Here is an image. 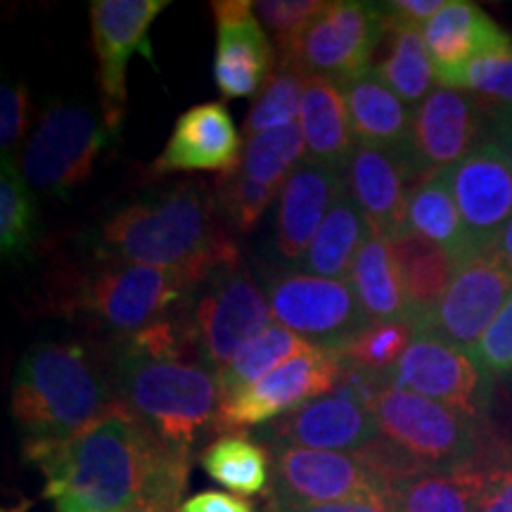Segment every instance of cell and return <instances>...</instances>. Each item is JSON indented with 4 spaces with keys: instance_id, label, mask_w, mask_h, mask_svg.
Masks as SVG:
<instances>
[{
    "instance_id": "cell-16",
    "label": "cell",
    "mask_w": 512,
    "mask_h": 512,
    "mask_svg": "<svg viewBox=\"0 0 512 512\" xmlns=\"http://www.w3.org/2000/svg\"><path fill=\"white\" fill-rule=\"evenodd\" d=\"M491 384L494 380L477 366L470 351L425 332L413 339L389 377V387L425 396L472 420L484 418Z\"/></svg>"
},
{
    "instance_id": "cell-42",
    "label": "cell",
    "mask_w": 512,
    "mask_h": 512,
    "mask_svg": "<svg viewBox=\"0 0 512 512\" xmlns=\"http://www.w3.org/2000/svg\"><path fill=\"white\" fill-rule=\"evenodd\" d=\"M27 110L29 93L22 83H5L0 88V150H3V162H17L15 150L22 143L24 131H27Z\"/></svg>"
},
{
    "instance_id": "cell-50",
    "label": "cell",
    "mask_w": 512,
    "mask_h": 512,
    "mask_svg": "<svg viewBox=\"0 0 512 512\" xmlns=\"http://www.w3.org/2000/svg\"><path fill=\"white\" fill-rule=\"evenodd\" d=\"M128 512H162V510H128Z\"/></svg>"
},
{
    "instance_id": "cell-33",
    "label": "cell",
    "mask_w": 512,
    "mask_h": 512,
    "mask_svg": "<svg viewBox=\"0 0 512 512\" xmlns=\"http://www.w3.org/2000/svg\"><path fill=\"white\" fill-rule=\"evenodd\" d=\"M309 349L311 344L299 335H294L292 330L283 328V325H271L266 332L252 339L219 373L223 399L245 392V389L259 382L261 377L273 373L275 368H280L290 358L304 354Z\"/></svg>"
},
{
    "instance_id": "cell-23",
    "label": "cell",
    "mask_w": 512,
    "mask_h": 512,
    "mask_svg": "<svg viewBox=\"0 0 512 512\" xmlns=\"http://www.w3.org/2000/svg\"><path fill=\"white\" fill-rule=\"evenodd\" d=\"M342 188V171L306 157L287 176L280 190L278 219H275V247L287 266H302L311 242L316 240Z\"/></svg>"
},
{
    "instance_id": "cell-49",
    "label": "cell",
    "mask_w": 512,
    "mask_h": 512,
    "mask_svg": "<svg viewBox=\"0 0 512 512\" xmlns=\"http://www.w3.org/2000/svg\"><path fill=\"white\" fill-rule=\"evenodd\" d=\"M24 508H27V505H22V508H17V510H3V512H24Z\"/></svg>"
},
{
    "instance_id": "cell-34",
    "label": "cell",
    "mask_w": 512,
    "mask_h": 512,
    "mask_svg": "<svg viewBox=\"0 0 512 512\" xmlns=\"http://www.w3.org/2000/svg\"><path fill=\"white\" fill-rule=\"evenodd\" d=\"M41 216L27 178L17 162H3L0 174V252L5 259H29L38 240Z\"/></svg>"
},
{
    "instance_id": "cell-21",
    "label": "cell",
    "mask_w": 512,
    "mask_h": 512,
    "mask_svg": "<svg viewBox=\"0 0 512 512\" xmlns=\"http://www.w3.org/2000/svg\"><path fill=\"white\" fill-rule=\"evenodd\" d=\"M245 143L235 121L221 102H202L190 107L176 119L174 133L169 136L164 152L155 159V174H233L240 169Z\"/></svg>"
},
{
    "instance_id": "cell-4",
    "label": "cell",
    "mask_w": 512,
    "mask_h": 512,
    "mask_svg": "<svg viewBox=\"0 0 512 512\" xmlns=\"http://www.w3.org/2000/svg\"><path fill=\"white\" fill-rule=\"evenodd\" d=\"M117 406L110 375L79 342H38L19 358L10 413L24 444L74 437Z\"/></svg>"
},
{
    "instance_id": "cell-22",
    "label": "cell",
    "mask_w": 512,
    "mask_h": 512,
    "mask_svg": "<svg viewBox=\"0 0 512 512\" xmlns=\"http://www.w3.org/2000/svg\"><path fill=\"white\" fill-rule=\"evenodd\" d=\"M434 79L444 88H463L467 67L479 55L508 46L512 38L477 3L446 0V5L422 27Z\"/></svg>"
},
{
    "instance_id": "cell-37",
    "label": "cell",
    "mask_w": 512,
    "mask_h": 512,
    "mask_svg": "<svg viewBox=\"0 0 512 512\" xmlns=\"http://www.w3.org/2000/svg\"><path fill=\"white\" fill-rule=\"evenodd\" d=\"M306 81H309V76L297 67V62H278L271 79L266 81V86L256 95L254 105L249 107L245 119L247 138L299 124Z\"/></svg>"
},
{
    "instance_id": "cell-9",
    "label": "cell",
    "mask_w": 512,
    "mask_h": 512,
    "mask_svg": "<svg viewBox=\"0 0 512 512\" xmlns=\"http://www.w3.org/2000/svg\"><path fill=\"white\" fill-rule=\"evenodd\" d=\"M114 133L88 105L55 102L24 145L19 171L31 188L67 195L93 174V166Z\"/></svg>"
},
{
    "instance_id": "cell-8",
    "label": "cell",
    "mask_w": 512,
    "mask_h": 512,
    "mask_svg": "<svg viewBox=\"0 0 512 512\" xmlns=\"http://www.w3.org/2000/svg\"><path fill=\"white\" fill-rule=\"evenodd\" d=\"M266 290L256 285L247 268L228 266L195 287L190 323L202 363L216 375L273 325Z\"/></svg>"
},
{
    "instance_id": "cell-48",
    "label": "cell",
    "mask_w": 512,
    "mask_h": 512,
    "mask_svg": "<svg viewBox=\"0 0 512 512\" xmlns=\"http://www.w3.org/2000/svg\"><path fill=\"white\" fill-rule=\"evenodd\" d=\"M498 245H501L505 259H508V264L512 266V221L508 223V226H505L503 235H501V238H498Z\"/></svg>"
},
{
    "instance_id": "cell-30",
    "label": "cell",
    "mask_w": 512,
    "mask_h": 512,
    "mask_svg": "<svg viewBox=\"0 0 512 512\" xmlns=\"http://www.w3.org/2000/svg\"><path fill=\"white\" fill-rule=\"evenodd\" d=\"M349 283L370 323H411L389 240L368 235L356 254Z\"/></svg>"
},
{
    "instance_id": "cell-12",
    "label": "cell",
    "mask_w": 512,
    "mask_h": 512,
    "mask_svg": "<svg viewBox=\"0 0 512 512\" xmlns=\"http://www.w3.org/2000/svg\"><path fill=\"white\" fill-rule=\"evenodd\" d=\"M342 377L344 361L339 351L311 347L261 377L245 392L223 399L211 432L242 434L252 427H264L318 396L335 392Z\"/></svg>"
},
{
    "instance_id": "cell-41",
    "label": "cell",
    "mask_w": 512,
    "mask_h": 512,
    "mask_svg": "<svg viewBox=\"0 0 512 512\" xmlns=\"http://www.w3.org/2000/svg\"><path fill=\"white\" fill-rule=\"evenodd\" d=\"M470 356L491 380L512 377V297L479 339L477 347L470 351Z\"/></svg>"
},
{
    "instance_id": "cell-46",
    "label": "cell",
    "mask_w": 512,
    "mask_h": 512,
    "mask_svg": "<svg viewBox=\"0 0 512 512\" xmlns=\"http://www.w3.org/2000/svg\"><path fill=\"white\" fill-rule=\"evenodd\" d=\"M479 512H512V460L491 472Z\"/></svg>"
},
{
    "instance_id": "cell-36",
    "label": "cell",
    "mask_w": 512,
    "mask_h": 512,
    "mask_svg": "<svg viewBox=\"0 0 512 512\" xmlns=\"http://www.w3.org/2000/svg\"><path fill=\"white\" fill-rule=\"evenodd\" d=\"M306 157L304 136L299 124H290L275 131L249 136L245 143L240 171L256 183L283 188L287 176L302 164Z\"/></svg>"
},
{
    "instance_id": "cell-31",
    "label": "cell",
    "mask_w": 512,
    "mask_h": 512,
    "mask_svg": "<svg viewBox=\"0 0 512 512\" xmlns=\"http://www.w3.org/2000/svg\"><path fill=\"white\" fill-rule=\"evenodd\" d=\"M204 472L240 496L266 494L271 486V453L242 434H223L200 453Z\"/></svg>"
},
{
    "instance_id": "cell-45",
    "label": "cell",
    "mask_w": 512,
    "mask_h": 512,
    "mask_svg": "<svg viewBox=\"0 0 512 512\" xmlns=\"http://www.w3.org/2000/svg\"><path fill=\"white\" fill-rule=\"evenodd\" d=\"M176 512H256L247 498L223 494V491H202L185 498Z\"/></svg>"
},
{
    "instance_id": "cell-13",
    "label": "cell",
    "mask_w": 512,
    "mask_h": 512,
    "mask_svg": "<svg viewBox=\"0 0 512 512\" xmlns=\"http://www.w3.org/2000/svg\"><path fill=\"white\" fill-rule=\"evenodd\" d=\"M389 29L392 22L380 3L332 0L313 19L294 62L309 79L342 86L373 67L370 57Z\"/></svg>"
},
{
    "instance_id": "cell-35",
    "label": "cell",
    "mask_w": 512,
    "mask_h": 512,
    "mask_svg": "<svg viewBox=\"0 0 512 512\" xmlns=\"http://www.w3.org/2000/svg\"><path fill=\"white\" fill-rule=\"evenodd\" d=\"M418 330L411 323H373L339 351L344 366L389 387V377L399 366Z\"/></svg>"
},
{
    "instance_id": "cell-24",
    "label": "cell",
    "mask_w": 512,
    "mask_h": 512,
    "mask_svg": "<svg viewBox=\"0 0 512 512\" xmlns=\"http://www.w3.org/2000/svg\"><path fill=\"white\" fill-rule=\"evenodd\" d=\"M339 88H342L356 143L408 152L415 110L382 81L375 67H370L356 79L342 83Z\"/></svg>"
},
{
    "instance_id": "cell-43",
    "label": "cell",
    "mask_w": 512,
    "mask_h": 512,
    "mask_svg": "<svg viewBox=\"0 0 512 512\" xmlns=\"http://www.w3.org/2000/svg\"><path fill=\"white\" fill-rule=\"evenodd\" d=\"M380 5L392 24H406V27L422 29L444 8L446 0H392V3Z\"/></svg>"
},
{
    "instance_id": "cell-11",
    "label": "cell",
    "mask_w": 512,
    "mask_h": 512,
    "mask_svg": "<svg viewBox=\"0 0 512 512\" xmlns=\"http://www.w3.org/2000/svg\"><path fill=\"white\" fill-rule=\"evenodd\" d=\"M266 448L271 453V486L266 491V505H323L392 496L394 484L361 451Z\"/></svg>"
},
{
    "instance_id": "cell-25",
    "label": "cell",
    "mask_w": 512,
    "mask_h": 512,
    "mask_svg": "<svg viewBox=\"0 0 512 512\" xmlns=\"http://www.w3.org/2000/svg\"><path fill=\"white\" fill-rule=\"evenodd\" d=\"M389 245H392L396 268H399L408 318L413 328L422 332L427 320L439 309L458 264L446 249L408 230Z\"/></svg>"
},
{
    "instance_id": "cell-26",
    "label": "cell",
    "mask_w": 512,
    "mask_h": 512,
    "mask_svg": "<svg viewBox=\"0 0 512 512\" xmlns=\"http://www.w3.org/2000/svg\"><path fill=\"white\" fill-rule=\"evenodd\" d=\"M306 159L344 171L356 140L351 133L342 88L325 79H309L299 112Z\"/></svg>"
},
{
    "instance_id": "cell-6",
    "label": "cell",
    "mask_w": 512,
    "mask_h": 512,
    "mask_svg": "<svg viewBox=\"0 0 512 512\" xmlns=\"http://www.w3.org/2000/svg\"><path fill=\"white\" fill-rule=\"evenodd\" d=\"M107 375L119 406L176 451L192 456L202 432L214 427L223 394L219 375L204 363L159 361L114 344Z\"/></svg>"
},
{
    "instance_id": "cell-3",
    "label": "cell",
    "mask_w": 512,
    "mask_h": 512,
    "mask_svg": "<svg viewBox=\"0 0 512 512\" xmlns=\"http://www.w3.org/2000/svg\"><path fill=\"white\" fill-rule=\"evenodd\" d=\"M373 413L377 439L361 453L392 484L467 465H505L512 460V446L484 441L482 420L467 418L425 396L382 387L375 394Z\"/></svg>"
},
{
    "instance_id": "cell-14",
    "label": "cell",
    "mask_w": 512,
    "mask_h": 512,
    "mask_svg": "<svg viewBox=\"0 0 512 512\" xmlns=\"http://www.w3.org/2000/svg\"><path fill=\"white\" fill-rule=\"evenodd\" d=\"M510 297L512 266L496 242L460 261L439 309L427 320L422 332L472 351Z\"/></svg>"
},
{
    "instance_id": "cell-38",
    "label": "cell",
    "mask_w": 512,
    "mask_h": 512,
    "mask_svg": "<svg viewBox=\"0 0 512 512\" xmlns=\"http://www.w3.org/2000/svg\"><path fill=\"white\" fill-rule=\"evenodd\" d=\"M460 91L477 102L489 121L512 117V41L479 55L467 67Z\"/></svg>"
},
{
    "instance_id": "cell-2",
    "label": "cell",
    "mask_w": 512,
    "mask_h": 512,
    "mask_svg": "<svg viewBox=\"0 0 512 512\" xmlns=\"http://www.w3.org/2000/svg\"><path fill=\"white\" fill-rule=\"evenodd\" d=\"M95 256L162 268L200 285L240 264V247L223 223L207 183L181 181L112 211L95 233Z\"/></svg>"
},
{
    "instance_id": "cell-10",
    "label": "cell",
    "mask_w": 512,
    "mask_h": 512,
    "mask_svg": "<svg viewBox=\"0 0 512 512\" xmlns=\"http://www.w3.org/2000/svg\"><path fill=\"white\" fill-rule=\"evenodd\" d=\"M266 297L283 328L325 351H342L373 325L351 283L318 278L292 266L266 275Z\"/></svg>"
},
{
    "instance_id": "cell-1",
    "label": "cell",
    "mask_w": 512,
    "mask_h": 512,
    "mask_svg": "<svg viewBox=\"0 0 512 512\" xmlns=\"http://www.w3.org/2000/svg\"><path fill=\"white\" fill-rule=\"evenodd\" d=\"M24 456L46 477L43 496L57 512H176L192 463L124 406L64 441L24 444Z\"/></svg>"
},
{
    "instance_id": "cell-29",
    "label": "cell",
    "mask_w": 512,
    "mask_h": 512,
    "mask_svg": "<svg viewBox=\"0 0 512 512\" xmlns=\"http://www.w3.org/2000/svg\"><path fill=\"white\" fill-rule=\"evenodd\" d=\"M406 230L434 242L456 259V264L475 254L460 219L448 171L422 176L408 195Z\"/></svg>"
},
{
    "instance_id": "cell-20",
    "label": "cell",
    "mask_w": 512,
    "mask_h": 512,
    "mask_svg": "<svg viewBox=\"0 0 512 512\" xmlns=\"http://www.w3.org/2000/svg\"><path fill=\"white\" fill-rule=\"evenodd\" d=\"M216 17L214 81L223 98L259 95L275 72V50L249 0L211 3Z\"/></svg>"
},
{
    "instance_id": "cell-32",
    "label": "cell",
    "mask_w": 512,
    "mask_h": 512,
    "mask_svg": "<svg viewBox=\"0 0 512 512\" xmlns=\"http://www.w3.org/2000/svg\"><path fill=\"white\" fill-rule=\"evenodd\" d=\"M389 36H392V48L377 64L375 72L408 107L415 110L434 91V67L432 57L427 53L425 36H422V29L406 27V24H392Z\"/></svg>"
},
{
    "instance_id": "cell-17",
    "label": "cell",
    "mask_w": 512,
    "mask_h": 512,
    "mask_svg": "<svg viewBox=\"0 0 512 512\" xmlns=\"http://www.w3.org/2000/svg\"><path fill=\"white\" fill-rule=\"evenodd\" d=\"M486 114L470 95L456 88L437 86L420 107H415L411 145L413 169L418 178L451 171L484 143Z\"/></svg>"
},
{
    "instance_id": "cell-40",
    "label": "cell",
    "mask_w": 512,
    "mask_h": 512,
    "mask_svg": "<svg viewBox=\"0 0 512 512\" xmlns=\"http://www.w3.org/2000/svg\"><path fill=\"white\" fill-rule=\"evenodd\" d=\"M323 0H259L254 3V15L261 19V27L271 34L278 62H294L302 38L320 12L325 10Z\"/></svg>"
},
{
    "instance_id": "cell-27",
    "label": "cell",
    "mask_w": 512,
    "mask_h": 512,
    "mask_svg": "<svg viewBox=\"0 0 512 512\" xmlns=\"http://www.w3.org/2000/svg\"><path fill=\"white\" fill-rule=\"evenodd\" d=\"M501 465H467L401 479L392 489L394 512H479L491 472Z\"/></svg>"
},
{
    "instance_id": "cell-28",
    "label": "cell",
    "mask_w": 512,
    "mask_h": 512,
    "mask_svg": "<svg viewBox=\"0 0 512 512\" xmlns=\"http://www.w3.org/2000/svg\"><path fill=\"white\" fill-rule=\"evenodd\" d=\"M373 233L366 216L358 209V204L344 183L342 192L337 195L323 226H320L316 240L311 242L309 252L302 261V271L318 275V278L342 280L349 283L351 268H354L356 254Z\"/></svg>"
},
{
    "instance_id": "cell-44",
    "label": "cell",
    "mask_w": 512,
    "mask_h": 512,
    "mask_svg": "<svg viewBox=\"0 0 512 512\" xmlns=\"http://www.w3.org/2000/svg\"><path fill=\"white\" fill-rule=\"evenodd\" d=\"M268 512H394L392 496L356 498L323 505H266Z\"/></svg>"
},
{
    "instance_id": "cell-47",
    "label": "cell",
    "mask_w": 512,
    "mask_h": 512,
    "mask_svg": "<svg viewBox=\"0 0 512 512\" xmlns=\"http://www.w3.org/2000/svg\"><path fill=\"white\" fill-rule=\"evenodd\" d=\"M489 138L494 140L498 147H501V150L505 152V157H508L510 164H512V117H503V119L491 121Z\"/></svg>"
},
{
    "instance_id": "cell-15",
    "label": "cell",
    "mask_w": 512,
    "mask_h": 512,
    "mask_svg": "<svg viewBox=\"0 0 512 512\" xmlns=\"http://www.w3.org/2000/svg\"><path fill=\"white\" fill-rule=\"evenodd\" d=\"M169 8V0H93L91 34L98 57L102 119L117 136L126 114V69L133 55L152 62L150 27Z\"/></svg>"
},
{
    "instance_id": "cell-7",
    "label": "cell",
    "mask_w": 512,
    "mask_h": 512,
    "mask_svg": "<svg viewBox=\"0 0 512 512\" xmlns=\"http://www.w3.org/2000/svg\"><path fill=\"white\" fill-rule=\"evenodd\" d=\"M384 387L373 377L344 366L335 392L318 396L256 430L261 446L358 453L377 439L375 394Z\"/></svg>"
},
{
    "instance_id": "cell-5",
    "label": "cell",
    "mask_w": 512,
    "mask_h": 512,
    "mask_svg": "<svg viewBox=\"0 0 512 512\" xmlns=\"http://www.w3.org/2000/svg\"><path fill=\"white\" fill-rule=\"evenodd\" d=\"M192 292L195 285L178 273L95 256L91 266L64 268L48 299L53 311L121 342L181 311Z\"/></svg>"
},
{
    "instance_id": "cell-18",
    "label": "cell",
    "mask_w": 512,
    "mask_h": 512,
    "mask_svg": "<svg viewBox=\"0 0 512 512\" xmlns=\"http://www.w3.org/2000/svg\"><path fill=\"white\" fill-rule=\"evenodd\" d=\"M448 178L475 254L496 245L512 221V164L505 152L486 138Z\"/></svg>"
},
{
    "instance_id": "cell-19",
    "label": "cell",
    "mask_w": 512,
    "mask_h": 512,
    "mask_svg": "<svg viewBox=\"0 0 512 512\" xmlns=\"http://www.w3.org/2000/svg\"><path fill=\"white\" fill-rule=\"evenodd\" d=\"M370 230L392 242L406 233V209L418 174L406 150L356 143L342 171Z\"/></svg>"
},
{
    "instance_id": "cell-39",
    "label": "cell",
    "mask_w": 512,
    "mask_h": 512,
    "mask_svg": "<svg viewBox=\"0 0 512 512\" xmlns=\"http://www.w3.org/2000/svg\"><path fill=\"white\" fill-rule=\"evenodd\" d=\"M280 190L283 188L256 183L238 169L233 174L216 178V207H219L221 219L230 233L249 235Z\"/></svg>"
}]
</instances>
